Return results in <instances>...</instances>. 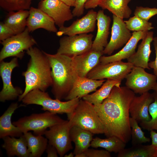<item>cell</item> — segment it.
<instances>
[{"label": "cell", "instance_id": "1", "mask_svg": "<svg viewBox=\"0 0 157 157\" xmlns=\"http://www.w3.org/2000/svg\"><path fill=\"white\" fill-rule=\"evenodd\" d=\"M135 93L126 86H115L109 96L94 105L103 123L107 137L115 136L126 143L131 138L129 106Z\"/></svg>", "mask_w": 157, "mask_h": 157}, {"label": "cell", "instance_id": "2", "mask_svg": "<svg viewBox=\"0 0 157 157\" xmlns=\"http://www.w3.org/2000/svg\"><path fill=\"white\" fill-rule=\"evenodd\" d=\"M26 53L30 58L26 70L22 74L25 78V87L18 97L19 101L31 91L39 89L45 92L52 84L51 66L43 51L33 47Z\"/></svg>", "mask_w": 157, "mask_h": 157}, {"label": "cell", "instance_id": "3", "mask_svg": "<svg viewBox=\"0 0 157 157\" xmlns=\"http://www.w3.org/2000/svg\"><path fill=\"white\" fill-rule=\"evenodd\" d=\"M43 51L51 67L52 93L56 99L60 100L65 99L78 77L72 58L57 53L51 54Z\"/></svg>", "mask_w": 157, "mask_h": 157}, {"label": "cell", "instance_id": "4", "mask_svg": "<svg viewBox=\"0 0 157 157\" xmlns=\"http://www.w3.org/2000/svg\"><path fill=\"white\" fill-rule=\"evenodd\" d=\"M71 127L77 126L93 134L106 133L105 128L95 110L94 105L80 99L77 107L71 114L67 115Z\"/></svg>", "mask_w": 157, "mask_h": 157}, {"label": "cell", "instance_id": "5", "mask_svg": "<svg viewBox=\"0 0 157 157\" xmlns=\"http://www.w3.org/2000/svg\"><path fill=\"white\" fill-rule=\"evenodd\" d=\"M80 99L76 98L66 101L52 99L47 92L39 89L28 93L22 101L25 105L36 104L42 106V110L52 113L68 115L72 113L78 105Z\"/></svg>", "mask_w": 157, "mask_h": 157}, {"label": "cell", "instance_id": "6", "mask_svg": "<svg viewBox=\"0 0 157 157\" xmlns=\"http://www.w3.org/2000/svg\"><path fill=\"white\" fill-rule=\"evenodd\" d=\"M64 120L57 114L47 111L43 113H34L24 116L13 123L23 134L32 131L35 135H42L47 128Z\"/></svg>", "mask_w": 157, "mask_h": 157}, {"label": "cell", "instance_id": "7", "mask_svg": "<svg viewBox=\"0 0 157 157\" xmlns=\"http://www.w3.org/2000/svg\"><path fill=\"white\" fill-rule=\"evenodd\" d=\"M29 32L26 27L23 32L1 42L3 47L0 52V62L10 57L22 59L25 51L37 44Z\"/></svg>", "mask_w": 157, "mask_h": 157}, {"label": "cell", "instance_id": "8", "mask_svg": "<svg viewBox=\"0 0 157 157\" xmlns=\"http://www.w3.org/2000/svg\"><path fill=\"white\" fill-rule=\"evenodd\" d=\"M134 67L130 63L122 61L106 64L100 63L88 73L87 77L97 80L106 78L121 82Z\"/></svg>", "mask_w": 157, "mask_h": 157}, {"label": "cell", "instance_id": "9", "mask_svg": "<svg viewBox=\"0 0 157 157\" xmlns=\"http://www.w3.org/2000/svg\"><path fill=\"white\" fill-rule=\"evenodd\" d=\"M93 36L83 33L64 36L59 40L57 53L71 57L85 53L92 49Z\"/></svg>", "mask_w": 157, "mask_h": 157}, {"label": "cell", "instance_id": "10", "mask_svg": "<svg viewBox=\"0 0 157 157\" xmlns=\"http://www.w3.org/2000/svg\"><path fill=\"white\" fill-rule=\"evenodd\" d=\"M71 125L69 120L55 125L46 130L44 135L49 144L57 149L59 156L62 157L73 149L70 135Z\"/></svg>", "mask_w": 157, "mask_h": 157}, {"label": "cell", "instance_id": "11", "mask_svg": "<svg viewBox=\"0 0 157 157\" xmlns=\"http://www.w3.org/2000/svg\"><path fill=\"white\" fill-rule=\"evenodd\" d=\"M0 62V75L3 83L0 92V101L4 102L15 100L23 92L20 88L14 87L11 81L12 72L14 68L19 66L17 58L15 57L9 62L3 60Z\"/></svg>", "mask_w": 157, "mask_h": 157}, {"label": "cell", "instance_id": "12", "mask_svg": "<svg viewBox=\"0 0 157 157\" xmlns=\"http://www.w3.org/2000/svg\"><path fill=\"white\" fill-rule=\"evenodd\" d=\"M126 86L135 93L142 94L152 90L157 83V77L147 72L145 69L134 66L126 76Z\"/></svg>", "mask_w": 157, "mask_h": 157}, {"label": "cell", "instance_id": "13", "mask_svg": "<svg viewBox=\"0 0 157 157\" xmlns=\"http://www.w3.org/2000/svg\"><path fill=\"white\" fill-rule=\"evenodd\" d=\"M38 7L52 18L59 28L64 26L66 21L72 19L74 17L70 6L60 0H41Z\"/></svg>", "mask_w": 157, "mask_h": 157}, {"label": "cell", "instance_id": "14", "mask_svg": "<svg viewBox=\"0 0 157 157\" xmlns=\"http://www.w3.org/2000/svg\"><path fill=\"white\" fill-rule=\"evenodd\" d=\"M113 18L110 40L103 51L104 54L109 56L126 44L132 36V33L126 27L123 19L114 15Z\"/></svg>", "mask_w": 157, "mask_h": 157}, {"label": "cell", "instance_id": "15", "mask_svg": "<svg viewBox=\"0 0 157 157\" xmlns=\"http://www.w3.org/2000/svg\"><path fill=\"white\" fill-rule=\"evenodd\" d=\"M97 13L92 9L90 10L85 16L74 21L70 26L60 28L56 33L57 35L71 36L93 32L95 27Z\"/></svg>", "mask_w": 157, "mask_h": 157}, {"label": "cell", "instance_id": "16", "mask_svg": "<svg viewBox=\"0 0 157 157\" xmlns=\"http://www.w3.org/2000/svg\"><path fill=\"white\" fill-rule=\"evenodd\" d=\"M154 100L153 94L148 92L135 96L130 104L129 112L131 117L140 124L148 122L151 119L149 112L150 105Z\"/></svg>", "mask_w": 157, "mask_h": 157}, {"label": "cell", "instance_id": "17", "mask_svg": "<svg viewBox=\"0 0 157 157\" xmlns=\"http://www.w3.org/2000/svg\"><path fill=\"white\" fill-rule=\"evenodd\" d=\"M103 51L92 49L83 54L72 58L74 66L78 77H86L88 73L100 62Z\"/></svg>", "mask_w": 157, "mask_h": 157}, {"label": "cell", "instance_id": "18", "mask_svg": "<svg viewBox=\"0 0 157 157\" xmlns=\"http://www.w3.org/2000/svg\"><path fill=\"white\" fill-rule=\"evenodd\" d=\"M29 11L26 27L30 32L40 28L53 32L58 31L53 20L45 13L33 7H31Z\"/></svg>", "mask_w": 157, "mask_h": 157}, {"label": "cell", "instance_id": "19", "mask_svg": "<svg viewBox=\"0 0 157 157\" xmlns=\"http://www.w3.org/2000/svg\"><path fill=\"white\" fill-rule=\"evenodd\" d=\"M148 31H133L131 38L121 50L112 55L102 56L100 58V63L106 64L127 59L135 52L138 42L145 36Z\"/></svg>", "mask_w": 157, "mask_h": 157}, {"label": "cell", "instance_id": "20", "mask_svg": "<svg viewBox=\"0 0 157 157\" xmlns=\"http://www.w3.org/2000/svg\"><path fill=\"white\" fill-rule=\"evenodd\" d=\"M97 30L95 38L93 42L91 49L97 51H103L108 44V39L111 19L104 13L103 10L97 12Z\"/></svg>", "mask_w": 157, "mask_h": 157}, {"label": "cell", "instance_id": "21", "mask_svg": "<svg viewBox=\"0 0 157 157\" xmlns=\"http://www.w3.org/2000/svg\"><path fill=\"white\" fill-rule=\"evenodd\" d=\"M153 35V32L148 31L142 40L137 51L127 59L128 62L132 64L134 66L150 69L148 63L151 52V44L154 39Z\"/></svg>", "mask_w": 157, "mask_h": 157}, {"label": "cell", "instance_id": "22", "mask_svg": "<svg viewBox=\"0 0 157 157\" xmlns=\"http://www.w3.org/2000/svg\"><path fill=\"white\" fill-rule=\"evenodd\" d=\"M105 81V79L97 80L87 77L78 76L65 99L68 101L77 97L82 98L90 92L96 91Z\"/></svg>", "mask_w": 157, "mask_h": 157}, {"label": "cell", "instance_id": "23", "mask_svg": "<svg viewBox=\"0 0 157 157\" xmlns=\"http://www.w3.org/2000/svg\"><path fill=\"white\" fill-rule=\"evenodd\" d=\"M20 106L17 103H12L0 117V138L10 136L19 137L23 133L12 122L11 117L15 110Z\"/></svg>", "mask_w": 157, "mask_h": 157}, {"label": "cell", "instance_id": "24", "mask_svg": "<svg viewBox=\"0 0 157 157\" xmlns=\"http://www.w3.org/2000/svg\"><path fill=\"white\" fill-rule=\"evenodd\" d=\"M2 139L3 143L2 147L5 150L8 156L31 157L26 140L23 134L18 138L7 136Z\"/></svg>", "mask_w": 157, "mask_h": 157}, {"label": "cell", "instance_id": "25", "mask_svg": "<svg viewBox=\"0 0 157 157\" xmlns=\"http://www.w3.org/2000/svg\"><path fill=\"white\" fill-rule=\"evenodd\" d=\"M93 134L87 130L77 126H72L70 135L72 142L75 144L73 153L75 155L82 153L90 146L93 139Z\"/></svg>", "mask_w": 157, "mask_h": 157}, {"label": "cell", "instance_id": "26", "mask_svg": "<svg viewBox=\"0 0 157 157\" xmlns=\"http://www.w3.org/2000/svg\"><path fill=\"white\" fill-rule=\"evenodd\" d=\"M131 0H103L99 5L103 10L107 9L113 15L122 19L130 17L132 10L128 6Z\"/></svg>", "mask_w": 157, "mask_h": 157}, {"label": "cell", "instance_id": "27", "mask_svg": "<svg viewBox=\"0 0 157 157\" xmlns=\"http://www.w3.org/2000/svg\"><path fill=\"white\" fill-rule=\"evenodd\" d=\"M121 82L107 79L99 89L92 94H88L84 96L82 99L94 106L100 104L109 96L113 88L116 85L120 86Z\"/></svg>", "mask_w": 157, "mask_h": 157}, {"label": "cell", "instance_id": "28", "mask_svg": "<svg viewBox=\"0 0 157 157\" xmlns=\"http://www.w3.org/2000/svg\"><path fill=\"white\" fill-rule=\"evenodd\" d=\"M31 157H41L46 151L48 140L42 135H35L28 132L23 134Z\"/></svg>", "mask_w": 157, "mask_h": 157}, {"label": "cell", "instance_id": "29", "mask_svg": "<svg viewBox=\"0 0 157 157\" xmlns=\"http://www.w3.org/2000/svg\"><path fill=\"white\" fill-rule=\"evenodd\" d=\"M29 15L27 10L11 11L6 18L4 23L10 28L15 35L23 32L26 27L27 19Z\"/></svg>", "mask_w": 157, "mask_h": 157}, {"label": "cell", "instance_id": "30", "mask_svg": "<svg viewBox=\"0 0 157 157\" xmlns=\"http://www.w3.org/2000/svg\"><path fill=\"white\" fill-rule=\"evenodd\" d=\"M126 143L117 137L113 136L105 139L98 137L93 138L90 146L94 148L102 147L109 152L118 153L125 148Z\"/></svg>", "mask_w": 157, "mask_h": 157}, {"label": "cell", "instance_id": "31", "mask_svg": "<svg viewBox=\"0 0 157 157\" xmlns=\"http://www.w3.org/2000/svg\"><path fill=\"white\" fill-rule=\"evenodd\" d=\"M156 148L152 144H138L124 148L118 153V157H154Z\"/></svg>", "mask_w": 157, "mask_h": 157}, {"label": "cell", "instance_id": "32", "mask_svg": "<svg viewBox=\"0 0 157 157\" xmlns=\"http://www.w3.org/2000/svg\"><path fill=\"white\" fill-rule=\"evenodd\" d=\"M32 0H0V7L8 12L29 10Z\"/></svg>", "mask_w": 157, "mask_h": 157}, {"label": "cell", "instance_id": "33", "mask_svg": "<svg viewBox=\"0 0 157 157\" xmlns=\"http://www.w3.org/2000/svg\"><path fill=\"white\" fill-rule=\"evenodd\" d=\"M129 122L131 128V135L132 145L141 144L150 141V139L145 136L144 133L134 119L130 117Z\"/></svg>", "mask_w": 157, "mask_h": 157}, {"label": "cell", "instance_id": "34", "mask_svg": "<svg viewBox=\"0 0 157 157\" xmlns=\"http://www.w3.org/2000/svg\"><path fill=\"white\" fill-rule=\"evenodd\" d=\"M152 94L154 100L150 105L149 108L151 119L149 122L140 124L143 129L150 131H157V90H155Z\"/></svg>", "mask_w": 157, "mask_h": 157}, {"label": "cell", "instance_id": "35", "mask_svg": "<svg viewBox=\"0 0 157 157\" xmlns=\"http://www.w3.org/2000/svg\"><path fill=\"white\" fill-rule=\"evenodd\" d=\"M127 28L133 31H147L154 28L151 23L145 21L135 15L124 21Z\"/></svg>", "mask_w": 157, "mask_h": 157}, {"label": "cell", "instance_id": "36", "mask_svg": "<svg viewBox=\"0 0 157 157\" xmlns=\"http://www.w3.org/2000/svg\"><path fill=\"white\" fill-rule=\"evenodd\" d=\"M157 14V8H150L141 6H137L134 15L143 19L148 21L153 16Z\"/></svg>", "mask_w": 157, "mask_h": 157}, {"label": "cell", "instance_id": "37", "mask_svg": "<svg viewBox=\"0 0 157 157\" xmlns=\"http://www.w3.org/2000/svg\"><path fill=\"white\" fill-rule=\"evenodd\" d=\"M85 157H110V152L104 150L88 149L84 152Z\"/></svg>", "mask_w": 157, "mask_h": 157}, {"label": "cell", "instance_id": "38", "mask_svg": "<svg viewBox=\"0 0 157 157\" xmlns=\"http://www.w3.org/2000/svg\"><path fill=\"white\" fill-rule=\"evenodd\" d=\"M13 31L4 22L0 23V42L15 35Z\"/></svg>", "mask_w": 157, "mask_h": 157}, {"label": "cell", "instance_id": "39", "mask_svg": "<svg viewBox=\"0 0 157 157\" xmlns=\"http://www.w3.org/2000/svg\"><path fill=\"white\" fill-rule=\"evenodd\" d=\"M87 0H76V4L72 13L74 17H79L84 13V5Z\"/></svg>", "mask_w": 157, "mask_h": 157}, {"label": "cell", "instance_id": "40", "mask_svg": "<svg viewBox=\"0 0 157 157\" xmlns=\"http://www.w3.org/2000/svg\"><path fill=\"white\" fill-rule=\"evenodd\" d=\"M153 41L156 58L154 60L150 61L148 65L150 68L153 69L154 74L157 77V37L154 38Z\"/></svg>", "mask_w": 157, "mask_h": 157}, {"label": "cell", "instance_id": "41", "mask_svg": "<svg viewBox=\"0 0 157 157\" xmlns=\"http://www.w3.org/2000/svg\"><path fill=\"white\" fill-rule=\"evenodd\" d=\"M46 151L48 157H58V153L56 148L53 145L48 144Z\"/></svg>", "mask_w": 157, "mask_h": 157}, {"label": "cell", "instance_id": "42", "mask_svg": "<svg viewBox=\"0 0 157 157\" xmlns=\"http://www.w3.org/2000/svg\"><path fill=\"white\" fill-rule=\"evenodd\" d=\"M103 0H87L85 2L84 8L86 9L94 8Z\"/></svg>", "mask_w": 157, "mask_h": 157}, {"label": "cell", "instance_id": "43", "mask_svg": "<svg viewBox=\"0 0 157 157\" xmlns=\"http://www.w3.org/2000/svg\"><path fill=\"white\" fill-rule=\"evenodd\" d=\"M150 136L151 139V144L156 149L157 148V133L154 130L150 131Z\"/></svg>", "mask_w": 157, "mask_h": 157}, {"label": "cell", "instance_id": "44", "mask_svg": "<svg viewBox=\"0 0 157 157\" xmlns=\"http://www.w3.org/2000/svg\"><path fill=\"white\" fill-rule=\"evenodd\" d=\"M70 7H75L76 0H60Z\"/></svg>", "mask_w": 157, "mask_h": 157}, {"label": "cell", "instance_id": "45", "mask_svg": "<svg viewBox=\"0 0 157 157\" xmlns=\"http://www.w3.org/2000/svg\"><path fill=\"white\" fill-rule=\"evenodd\" d=\"M75 155L73 152H71L68 154H65L64 156L65 157H74Z\"/></svg>", "mask_w": 157, "mask_h": 157}, {"label": "cell", "instance_id": "46", "mask_svg": "<svg viewBox=\"0 0 157 157\" xmlns=\"http://www.w3.org/2000/svg\"><path fill=\"white\" fill-rule=\"evenodd\" d=\"M153 90H157V83L155 85V86L153 88Z\"/></svg>", "mask_w": 157, "mask_h": 157}, {"label": "cell", "instance_id": "47", "mask_svg": "<svg viewBox=\"0 0 157 157\" xmlns=\"http://www.w3.org/2000/svg\"><path fill=\"white\" fill-rule=\"evenodd\" d=\"M154 157H157V148L156 149V151L154 155Z\"/></svg>", "mask_w": 157, "mask_h": 157}]
</instances>
